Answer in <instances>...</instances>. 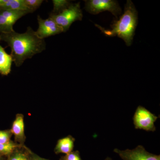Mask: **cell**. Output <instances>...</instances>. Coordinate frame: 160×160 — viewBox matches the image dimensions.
Returning <instances> with one entry per match:
<instances>
[{
    "label": "cell",
    "instance_id": "obj_4",
    "mask_svg": "<svg viewBox=\"0 0 160 160\" xmlns=\"http://www.w3.org/2000/svg\"><path fill=\"white\" fill-rule=\"evenodd\" d=\"M158 117L143 106H138L133 117V124L136 129H143L146 131L156 130L155 122Z\"/></svg>",
    "mask_w": 160,
    "mask_h": 160
},
{
    "label": "cell",
    "instance_id": "obj_5",
    "mask_svg": "<svg viewBox=\"0 0 160 160\" xmlns=\"http://www.w3.org/2000/svg\"><path fill=\"white\" fill-rule=\"evenodd\" d=\"M85 9L92 14H97L102 12H111L117 18L122 12L118 2L113 0H89L85 1Z\"/></svg>",
    "mask_w": 160,
    "mask_h": 160
},
{
    "label": "cell",
    "instance_id": "obj_22",
    "mask_svg": "<svg viewBox=\"0 0 160 160\" xmlns=\"http://www.w3.org/2000/svg\"><path fill=\"white\" fill-rule=\"evenodd\" d=\"M5 156H2L1 155H0V158H1Z\"/></svg>",
    "mask_w": 160,
    "mask_h": 160
},
{
    "label": "cell",
    "instance_id": "obj_6",
    "mask_svg": "<svg viewBox=\"0 0 160 160\" xmlns=\"http://www.w3.org/2000/svg\"><path fill=\"white\" fill-rule=\"evenodd\" d=\"M114 152L123 160H160V155L150 153L141 145L132 149L122 150L115 148Z\"/></svg>",
    "mask_w": 160,
    "mask_h": 160
},
{
    "label": "cell",
    "instance_id": "obj_21",
    "mask_svg": "<svg viewBox=\"0 0 160 160\" xmlns=\"http://www.w3.org/2000/svg\"><path fill=\"white\" fill-rule=\"evenodd\" d=\"M104 160H113L111 158L109 157H107L106 158V159H105Z\"/></svg>",
    "mask_w": 160,
    "mask_h": 160
},
{
    "label": "cell",
    "instance_id": "obj_19",
    "mask_svg": "<svg viewBox=\"0 0 160 160\" xmlns=\"http://www.w3.org/2000/svg\"><path fill=\"white\" fill-rule=\"evenodd\" d=\"M31 160H49L44 158L40 157L38 155L36 154L34 152H32L31 155Z\"/></svg>",
    "mask_w": 160,
    "mask_h": 160
},
{
    "label": "cell",
    "instance_id": "obj_10",
    "mask_svg": "<svg viewBox=\"0 0 160 160\" xmlns=\"http://www.w3.org/2000/svg\"><path fill=\"white\" fill-rule=\"evenodd\" d=\"M9 10H23L31 13L23 0H0V12Z\"/></svg>",
    "mask_w": 160,
    "mask_h": 160
},
{
    "label": "cell",
    "instance_id": "obj_17",
    "mask_svg": "<svg viewBox=\"0 0 160 160\" xmlns=\"http://www.w3.org/2000/svg\"><path fill=\"white\" fill-rule=\"evenodd\" d=\"M12 134L10 129L6 130H0V144H4L11 141Z\"/></svg>",
    "mask_w": 160,
    "mask_h": 160
},
{
    "label": "cell",
    "instance_id": "obj_8",
    "mask_svg": "<svg viewBox=\"0 0 160 160\" xmlns=\"http://www.w3.org/2000/svg\"><path fill=\"white\" fill-rule=\"evenodd\" d=\"M24 116L22 113H18L12 123V133L14 135V142L19 145L24 146L26 140L24 129Z\"/></svg>",
    "mask_w": 160,
    "mask_h": 160
},
{
    "label": "cell",
    "instance_id": "obj_12",
    "mask_svg": "<svg viewBox=\"0 0 160 160\" xmlns=\"http://www.w3.org/2000/svg\"><path fill=\"white\" fill-rule=\"evenodd\" d=\"M32 152L25 145L18 147L7 157V160H31Z\"/></svg>",
    "mask_w": 160,
    "mask_h": 160
},
{
    "label": "cell",
    "instance_id": "obj_1",
    "mask_svg": "<svg viewBox=\"0 0 160 160\" xmlns=\"http://www.w3.org/2000/svg\"><path fill=\"white\" fill-rule=\"evenodd\" d=\"M0 41L5 42L10 47V55L17 67H20L26 60L41 53L46 48L45 39L40 38L30 26L24 33H18L14 30L0 33Z\"/></svg>",
    "mask_w": 160,
    "mask_h": 160
},
{
    "label": "cell",
    "instance_id": "obj_7",
    "mask_svg": "<svg viewBox=\"0 0 160 160\" xmlns=\"http://www.w3.org/2000/svg\"><path fill=\"white\" fill-rule=\"evenodd\" d=\"M37 20L38 28L35 32L40 38L45 39V38L64 32L62 28L49 17L46 19H43L38 15Z\"/></svg>",
    "mask_w": 160,
    "mask_h": 160
},
{
    "label": "cell",
    "instance_id": "obj_2",
    "mask_svg": "<svg viewBox=\"0 0 160 160\" xmlns=\"http://www.w3.org/2000/svg\"><path fill=\"white\" fill-rule=\"evenodd\" d=\"M138 12L134 4L131 1L128 0L125 5L124 13L119 20L115 21L111 26V30H105L101 26H97L106 35L117 36L124 40L127 46H130L138 25Z\"/></svg>",
    "mask_w": 160,
    "mask_h": 160
},
{
    "label": "cell",
    "instance_id": "obj_18",
    "mask_svg": "<svg viewBox=\"0 0 160 160\" xmlns=\"http://www.w3.org/2000/svg\"><path fill=\"white\" fill-rule=\"evenodd\" d=\"M61 160H82L80 156L79 151H72L64 156L62 157L60 159Z\"/></svg>",
    "mask_w": 160,
    "mask_h": 160
},
{
    "label": "cell",
    "instance_id": "obj_13",
    "mask_svg": "<svg viewBox=\"0 0 160 160\" xmlns=\"http://www.w3.org/2000/svg\"><path fill=\"white\" fill-rule=\"evenodd\" d=\"M21 146L22 145H19L11 140L8 142L0 144V155L2 156L7 157L15 149Z\"/></svg>",
    "mask_w": 160,
    "mask_h": 160
},
{
    "label": "cell",
    "instance_id": "obj_16",
    "mask_svg": "<svg viewBox=\"0 0 160 160\" xmlns=\"http://www.w3.org/2000/svg\"><path fill=\"white\" fill-rule=\"evenodd\" d=\"M25 6L32 12L35 11L43 3V0H23Z\"/></svg>",
    "mask_w": 160,
    "mask_h": 160
},
{
    "label": "cell",
    "instance_id": "obj_20",
    "mask_svg": "<svg viewBox=\"0 0 160 160\" xmlns=\"http://www.w3.org/2000/svg\"><path fill=\"white\" fill-rule=\"evenodd\" d=\"M0 160H7V157H3L0 158Z\"/></svg>",
    "mask_w": 160,
    "mask_h": 160
},
{
    "label": "cell",
    "instance_id": "obj_3",
    "mask_svg": "<svg viewBox=\"0 0 160 160\" xmlns=\"http://www.w3.org/2000/svg\"><path fill=\"white\" fill-rule=\"evenodd\" d=\"M51 18L57 24L62 28L63 32L67 31L72 23L77 21H82V12L81 9L80 2L72 4L59 13L53 14L50 13Z\"/></svg>",
    "mask_w": 160,
    "mask_h": 160
},
{
    "label": "cell",
    "instance_id": "obj_15",
    "mask_svg": "<svg viewBox=\"0 0 160 160\" xmlns=\"http://www.w3.org/2000/svg\"><path fill=\"white\" fill-rule=\"evenodd\" d=\"M53 9L50 13L57 14L70 6L71 3L67 0H53Z\"/></svg>",
    "mask_w": 160,
    "mask_h": 160
},
{
    "label": "cell",
    "instance_id": "obj_11",
    "mask_svg": "<svg viewBox=\"0 0 160 160\" xmlns=\"http://www.w3.org/2000/svg\"><path fill=\"white\" fill-rule=\"evenodd\" d=\"M12 62L11 56L0 45V74L8 75L11 72Z\"/></svg>",
    "mask_w": 160,
    "mask_h": 160
},
{
    "label": "cell",
    "instance_id": "obj_9",
    "mask_svg": "<svg viewBox=\"0 0 160 160\" xmlns=\"http://www.w3.org/2000/svg\"><path fill=\"white\" fill-rule=\"evenodd\" d=\"M75 139L71 135H68L58 140L55 147L54 152L56 154L64 153L67 154L71 152L74 148Z\"/></svg>",
    "mask_w": 160,
    "mask_h": 160
},
{
    "label": "cell",
    "instance_id": "obj_14",
    "mask_svg": "<svg viewBox=\"0 0 160 160\" xmlns=\"http://www.w3.org/2000/svg\"><path fill=\"white\" fill-rule=\"evenodd\" d=\"M14 24L9 19L0 13V33H8L14 31Z\"/></svg>",
    "mask_w": 160,
    "mask_h": 160
}]
</instances>
